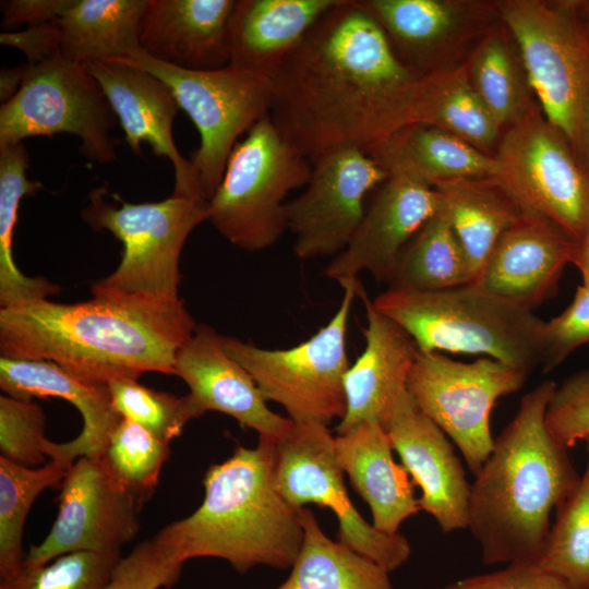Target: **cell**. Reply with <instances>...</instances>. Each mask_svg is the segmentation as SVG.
I'll return each instance as SVG.
<instances>
[{
	"label": "cell",
	"mask_w": 589,
	"mask_h": 589,
	"mask_svg": "<svg viewBox=\"0 0 589 589\" xmlns=\"http://www.w3.org/2000/svg\"><path fill=\"white\" fill-rule=\"evenodd\" d=\"M419 75L357 0H340L271 77L269 118L313 165L342 148L368 151L404 128Z\"/></svg>",
	"instance_id": "6da1fadb"
},
{
	"label": "cell",
	"mask_w": 589,
	"mask_h": 589,
	"mask_svg": "<svg viewBox=\"0 0 589 589\" xmlns=\"http://www.w3.org/2000/svg\"><path fill=\"white\" fill-rule=\"evenodd\" d=\"M197 323L183 301L93 296L0 309L2 357L51 361L99 385L157 372L172 374L176 354Z\"/></svg>",
	"instance_id": "7a4b0ae2"
},
{
	"label": "cell",
	"mask_w": 589,
	"mask_h": 589,
	"mask_svg": "<svg viewBox=\"0 0 589 589\" xmlns=\"http://www.w3.org/2000/svg\"><path fill=\"white\" fill-rule=\"evenodd\" d=\"M556 386L546 380L521 397L470 484L467 528L485 564L536 563L551 515L579 482L569 449L545 423Z\"/></svg>",
	"instance_id": "3957f363"
},
{
	"label": "cell",
	"mask_w": 589,
	"mask_h": 589,
	"mask_svg": "<svg viewBox=\"0 0 589 589\" xmlns=\"http://www.w3.org/2000/svg\"><path fill=\"white\" fill-rule=\"evenodd\" d=\"M275 442L259 437L255 447L238 446L229 458L211 465L201 505L155 537L182 563L220 558L240 574L261 565L290 568L303 541L301 508L276 485Z\"/></svg>",
	"instance_id": "277c9868"
},
{
	"label": "cell",
	"mask_w": 589,
	"mask_h": 589,
	"mask_svg": "<svg viewBox=\"0 0 589 589\" xmlns=\"http://www.w3.org/2000/svg\"><path fill=\"white\" fill-rule=\"evenodd\" d=\"M372 302L419 351L480 354L528 374L541 365L544 321L478 281L433 291L387 288Z\"/></svg>",
	"instance_id": "5b68a950"
},
{
	"label": "cell",
	"mask_w": 589,
	"mask_h": 589,
	"mask_svg": "<svg viewBox=\"0 0 589 589\" xmlns=\"http://www.w3.org/2000/svg\"><path fill=\"white\" fill-rule=\"evenodd\" d=\"M501 16L545 119L589 172V29L578 2L506 1Z\"/></svg>",
	"instance_id": "8992f818"
},
{
	"label": "cell",
	"mask_w": 589,
	"mask_h": 589,
	"mask_svg": "<svg viewBox=\"0 0 589 589\" xmlns=\"http://www.w3.org/2000/svg\"><path fill=\"white\" fill-rule=\"evenodd\" d=\"M105 188L89 193L83 220L111 232L123 245L122 259L109 276L92 285L93 296L177 301L182 248L191 231L208 220V203L173 196L149 203L107 202Z\"/></svg>",
	"instance_id": "52a82bcc"
},
{
	"label": "cell",
	"mask_w": 589,
	"mask_h": 589,
	"mask_svg": "<svg viewBox=\"0 0 589 589\" xmlns=\"http://www.w3.org/2000/svg\"><path fill=\"white\" fill-rule=\"evenodd\" d=\"M311 172L310 160L267 115L233 147L208 202V220L239 249L265 250L287 231L286 196L305 187Z\"/></svg>",
	"instance_id": "ba28073f"
},
{
	"label": "cell",
	"mask_w": 589,
	"mask_h": 589,
	"mask_svg": "<svg viewBox=\"0 0 589 589\" xmlns=\"http://www.w3.org/2000/svg\"><path fill=\"white\" fill-rule=\"evenodd\" d=\"M359 285L358 278L341 283L342 299L329 322L293 347L268 349L223 336L225 350L248 371L265 400L280 405L296 424L328 426L346 412L347 330Z\"/></svg>",
	"instance_id": "9c48e42d"
},
{
	"label": "cell",
	"mask_w": 589,
	"mask_h": 589,
	"mask_svg": "<svg viewBox=\"0 0 589 589\" xmlns=\"http://www.w3.org/2000/svg\"><path fill=\"white\" fill-rule=\"evenodd\" d=\"M122 60L166 83L195 124L201 142L190 161L208 203L238 137L269 113L271 79L231 65L207 71L180 69L148 57L142 49Z\"/></svg>",
	"instance_id": "30bf717a"
},
{
	"label": "cell",
	"mask_w": 589,
	"mask_h": 589,
	"mask_svg": "<svg viewBox=\"0 0 589 589\" xmlns=\"http://www.w3.org/2000/svg\"><path fill=\"white\" fill-rule=\"evenodd\" d=\"M494 178L524 214L576 243L589 226V172L564 134L531 108L498 142Z\"/></svg>",
	"instance_id": "8fae6325"
},
{
	"label": "cell",
	"mask_w": 589,
	"mask_h": 589,
	"mask_svg": "<svg viewBox=\"0 0 589 589\" xmlns=\"http://www.w3.org/2000/svg\"><path fill=\"white\" fill-rule=\"evenodd\" d=\"M118 119L98 82L61 53L31 64L17 93L0 107V145L70 133L93 163L117 159L111 131Z\"/></svg>",
	"instance_id": "7c38bea8"
},
{
	"label": "cell",
	"mask_w": 589,
	"mask_h": 589,
	"mask_svg": "<svg viewBox=\"0 0 589 589\" xmlns=\"http://www.w3.org/2000/svg\"><path fill=\"white\" fill-rule=\"evenodd\" d=\"M527 376L489 357L461 362L442 352L418 351L407 389L476 474L493 449L490 418L496 400L519 390Z\"/></svg>",
	"instance_id": "4fadbf2b"
},
{
	"label": "cell",
	"mask_w": 589,
	"mask_h": 589,
	"mask_svg": "<svg viewBox=\"0 0 589 589\" xmlns=\"http://www.w3.org/2000/svg\"><path fill=\"white\" fill-rule=\"evenodd\" d=\"M344 471L328 426L296 424L275 442V480L281 495L296 508L315 504L337 518L338 541L392 573L411 554L400 533L386 534L368 522L350 501Z\"/></svg>",
	"instance_id": "5bb4252c"
},
{
	"label": "cell",
	"mask_w": 589,
	"mask_h": 589,
	"mask_svg": "<svg viewBox=\"0 0 589 589\" xmlns=\"http://www.w3.org/2000/svg\"><path fill=\"white\" fill-rule=\"evenodd\" d=\"M141 508L103 455L80 457L60 484L50 531L29 549L23 563L39 566L73 552H121L140 530Z\"/></svg>",
	"instance_id": "9a60e30c"
},
{
	"label": "cell",
	"mask_w": 589,
	"mask_h": 589,
	"mask_svg": "<svg viewBox=\"0 0 589 589\" xmlns=\"http://www.w3.org/2000/svg\"><path fill=\"white\" fill-rule=\"evenodd\" d=\"M387 178L376 161L357 147L316 160L302 193L286 204L287 230L294 237L296 256L308 261L339 254L365 213L366 195Z\"/></svg>",
	"instance_id": "2e32d148"
},
{
	"label": "cell",
	"mask_w": 589,
	"mask_h": 589,
	"mask_svg": "<svg viewBox=\"0 0 589 589\" xmlns=\"http://www.w3.org/2000/svg\"><path fill=\"white\" fill-rule=\"evenodd\" d=\"M172 374L188 385L194 419L218 411L254 430L259 437L283 438L293 422L267 406L248 371L224 348L223 336L212 326L197 323L191 337L176 354Z\"/></svg>",
	"instance_id": "e0dca14e"
},
{
	"label": "cell",
	"mask_w": 589,
	"mask_h": 589,
	"mask_svg": "<svg viewBox=\"0 0 589 589\" xmlns=\"http://www.w3.org/2000/svg\"><path fill=\"white\" fill-rule=\"evenodd\" d=\"M98 82L136 155L146 142L157 156L167 157L175 169L171 195L207 203L192 164L178 151L172 124L180 109L171 89L146 70L122 59L91 60L83 63Z\"/></svg>",
	"instance_id": "ac0fdd59"
},
{
	"label": "cell",
	"mask_w": 589,
	"mask_h": 589,
	"mask_svg": "<svg viewBox=\"0 0 589 589\" xmlns=\"http://www.w3.org/2000/svg\"><path fill=\"white\" fill-rule=\"evenodd\" d=\"M437 209L434 188L388 177L347 247L326 266L325 275L340 285L365 272L388 285L404 250Z\"/></svg>",
	"instance_id": "d6986e66"
},
{
	"label": "cell",
	"mask_w": 589,
	"mask_h": 589,
	"mask_svg": "<svg viewBox=\"0 0 589 589\" xmlns=\"http://www.w3.org/2000/svg\"><path fill=\"white\" fill-rule=\"evenodd\" d=\"M384 430L413 484L421 489V510L445 533L466 529L470 484L464 467L448 436L408 390L396 402Z\"/></svg>",
	"instance_id": "ffe728a7"
},
{
	"label": "cell",
	"mask_w": 589,
	"mask_h": 589,
	"mask_svg": "<svg viewBox=\"0 0 589 589\" xmlns=\"http://www.w3.org/2000/svg\"><path fill=\"white\" fill-rule=\"evenodd\" d=\"M576 247L552 223L522 214L500 238L477 281L491 293L532 310L557 292Z\"/></svg>",
	"instance_id": "44dd1931"
},
{
	"label": "cell",
	"mask_w": 589,
	"mask_h": 589,
	"mask_svg": "<svg viewBox=\"0 0 589 589\" xmlns=\"http://www.w3.org/2000/svg\"><path fill=\"white\" fill-rule=\"evenodd\" d=\"M357 296L365 308V347L344 377L346 412L337 434L364 422L385 426L396 402L408 390V376L419 351L398 324L374 308L361 284Z\"/></svg>",
	"instance_id": "7402d4cb"
},
{
	"label": "cell",
	"mask_w": 589,
	"mask_h": 589,
	"mask_svg": "<svg viewBox=\"0 0 589 589\" xmlns=\"http://www.w3.org/2000/svg\"><path fill=\"white\" fill-rule=\"evenodd\" d=\"M237 0H148L140 47L180 69L207 71L230 63V21Z\"/></svg>",
	"instance_id": "603a6c76"
},
{
	"label": "cell",
	"mask_w": 589,
	"mask_h": 589,
	"mask_svg": "<svg viewBox=\"0 0 589 589\" xmlns=\"http://www.w3.org/2000/svg\"><path fill=\"white\" fill-rule=\"evenodd\" d=\"M0 386L14 398L57 397L79 410L82 431L65 443L51 441L47 454L50 460L72 465L80 457L101 456L122 419L113 408L108 386L83 381L51 361L1 356Z\"/></svg>",
	"instance_id": "cb8c5ba5"
},
{
	"label": "cell",
	"mask_w": 589,
	"mask_h": 589,
	"mask_svg": "<svg viewBox=\"0 0 589 589\" xmlns=\"http://www.w3.org/2000/svg\"><path fill=\"white\" fill-rule=\"evenodd\" d=\"M393 446L377 422L360 423L336 434L337 460L352 488L372 513V525L386 534L399 533V527L420 510L413 482L402 465L393 457Z\"/></svg>",
	"instance_id": "d4e9b609"
},
{
	"label": "cell",
	"mask_w": 589,
	"mask_h": 589,
	"mask_svg": "<svg viewBox=\"0 0 589 589\" xmlns=\"http://www.w3.org/2000/svg\"><path fill=\"white\" fill-rule=\"evenodd\" d=\"M340 0H237L229 65L272 77L314 24Z\"/></svg>",
	"instance_id": "484cf974"
},
{
	"label": "cell",
	"mask_w": 589,
	"mask_h": 589,
	"mask_svg": "<svg viewBox=\"0 0 589 589\" xmlns=\"http://www.w3.org/2000/svg\"><path fill=\"white\" fill-rule=\"evenodd\" d=\"M366 153L387 173L434 188L474 178H495L494 156L436 127L411 124L377 142Z\"/></svg>",
	"instance_id": "4316f807"
},
{
	"label": "cell",
	"mask_w": 589,
	"mask_h": 589,
	"mask_svg": "<svg viewBox=\"0 0 589 589\" xmlns=\"http://www.w3.org/2000/svg\"><path fill=\"white\" fill-rule=\"evenodd\" d=\"M385 32L400 61L419 76L436 69L440 52L468 12L446 0H357Z\"/></svg>",
	"instance_id": "83f0119b"
},
{
	"label": "cell",
	"mask_w": 589,
	"mask_h": 589,
	"mask_svg": "<svg viewBox=\"0 0 589 589\" xmlns=\"http://www.w3.org/2000/svg\"><path fill=\"white\" fill-rule=\"evenodd\" d=\"M434 190L477 281L500 238L524 213L494 178L459 179Z\"/></svg>",
	"instance_id": "f1b7e54d"
},
{
	"label": "cell",
	"mask_w": 589,
	"mask_h": 589,
	"mask_svg": "<svg viewBox=\"0 0 589 589\" xmlns=\"http://www.w3.org/2000/svg\"><path fill=\"white\" fill-rule=\"evenodd\" d=\"M148 0H72L55 22L60 53L74 63L115 60L140 50V29Z\"/></svg>",
	"instance_id": "f546056e"
},
{
	"label": "cell",
	"mask_w": 589,
	"mask_h": 589,
	"mask_svg": "<svg viewBox=\"0 0 589 589\" xmlns=\"http://www.w3.org/2000/svg\"><path fill=\"white\" fill-rule=\"evenodd\" d=\"M303 541L287 579L274 589H394L389 572L325 534L313 512L301 508Z\"/></svg>",
	"instance_id": "4dcf8cb0"
},
{
	"label": "cell",
	"mask_w": 589,
	"mask_h": 589,
	"mask_svg": "<svg viewBox=\"0 0 589 589\" xmlns=\"http://www.w3.org/2000/svg\"><path fill=\"white\" fill-rule=\"evenodd\" d=\"M29 155L23 143L0 145V305L12 308L48 299L60 287L43 276L24 275L14 262L13 235L17 211L25 195H34L41 183L29 180Z\"/></svg>",
	"instance_id": "1f68e13d"
},
{
	"label": "cell",
	"mask_w": 589,
	"mask_h": 589,
	"mask_svg": "<svg viewBox=\"0 0 589 589\" xmlns=\"http://www.w3.org/2000/svg\"><path fill=\"white\" fill-rule=\"evenodd\" d=\"M471 281L466 253L438 208L404 250L387 288L433 291Z\"/></svg>",
	"instance_id": "d6a6232c"
},
{
	"label": "cell",
	"mask_w": 589,
	"mask_h": 589,
	"mask_svg": "<svg viewBox=\"0 0 589 589\" xmlns=\"http://www.w3.org/2000/svg\"><path fill=\"white\" fill-rule=\"evenodd\" d=\"M72 465L50 460L29 468L0 456V579L13 576L24 562V525L34 502L46 489L61 484Z\"/></svg>",
	"instance_id": "836d02e7"
},
{
	"label": "cell",
	"mask_w": 589,
	"mask_h": 589,
	"mask_svg": "<svg viewBox=\"0 0 589 589\" xmlns=\"http://www.w3.org/2000/svg\"><path fill=\"white\" fill-rule=\"evenodd\" d=\"M585 442V472L555 510L544 549L536 562L572 589H589V438Z\"/></svg>",
	"instance_id": "e575fe53"
},
{
	"label": "cell",
	"mask_w": 589,
	"mask_h": 589,
	"mask_svg": "<svg viewBox=\"0 0 589 589\" xmlns=\"http://www.w3.org/2000/svg\"><path fill=\"white\" fill-rule=\"evenodd\" d=\"M467 72L476 95L500 129L517 123L532 108L528 80L502 34L493 33L480 44Z\"/></svg>",
	"instance_id": "d590c367"
},
{
	"label": "cell",
	"mask_w": 589,
	"mask_h": 589,
	"mask_svg": "<svg viewBox=\"0 0 589 589\" xmlns=\"http://www.w3.org/2000/svg\"><path fill=\"white\" fill-rule=\"evenodd\" d=\"M169 455V443L122 418L103 457L118 481L143 506L153 496Z\"/></svg>",
	"instance_id": "8d00e7d4"
},
{
	"label": "cell",
	"mask_w": 589,
	"mask_h": 589,
	"mask_svg": "<svg viewBox=\"0 0 589 589\" xmlns=\"http://www.w3.org/2000/svg\"><path fill=\"white\" fill-rule=\"evenodd\" d=\"M107 386L121 418L137 423L169 444L194 419L187 395L178 397L159 392L129 377L113 380Z\"/></svg>",
	"instance_id": "74e56055"
},
{
	"label": "cell",
	"mask_w": 589,
	"mask_h": 589,
	"mask_svg": "<svg viewBox=\"0 0 589 589\" xmlns=\"http://www.w3.org/2000/svg\"><path fill=\"white\" fill-rule=\"evenodd\" d=\"M121 557V552H73L39 566L23 563L0 579V589H103Z\"/></svg>",
	"instance_id": "f35d334b"
},
{
	"label": "cell",
	"mask_w": 589,
	"mask_h": 589,
	"mask_svg": "<svg viewBox=\"0 0 589 589\" xmlns=\"http://www.w3.org/2000/svg\"><path fill=\"white\" fill-rule=\"evenodd\" d=\"M46 416L33 400L0 397V456L29 467L44 466L50 440L45 436Z\"/></svg>",
	"instance_id": "ab89813d"
},
{
	"label": "cell",
	"mask_w": 589,
	"mask_h": 589,
	"mask_svg": "<svg viewBox=\"0 0 589 589\" xmlns=\"http://www.w3.org/2000/svg\"><path fill=\"white\" fill-rule=\"evenodd\" d=\"M183 565L171 549L154 536L119 560L103 589H169L178 582Z\"/></svg>",
	"instance_id": "60d3db41"
},
{
	"label": "cell",
	"mask_w": 589,
	"mask_h": 589,
	"mask_svg": "<svg viewBox=\"0 0 589 589\" xmlns=\"http://www.w3.org/2000/svg\"><path fill=\"white\" fill-rule=\"evenodd\" d=\"M551 435L566 448L589 438V368L556 386L545 412Z\"/></svg>",
	"instance_id": "b9f144b4"
},
{
	"label": "cell",
	"mask_w": 589,
	"mask_h": 589,
	"mask_svg": "<svg viewBox=\"0 0 589 589\" xmlns=\"http://www.w3.org/2000/svg\"><path fill=\"white\" fill-rule=\"evenodd\" d=\"M589 342V286L579 285L569 305L545 322L542 330L543 373L557 368L573 351Z\"/></svg>",
	"instance_id": "7bdbcfd3"
},
{
	"label": "cell",
	"mask_w": 589,
	"mask_h": 589,
	"mask_svg": "<svg viewBox=\"0 0 589 589\" xmlns=\"http://www.w3.org/2000/svg\"><path fill=\"white\" fill-rule=\"evenodd\" d=\"M442 589H572L536 563L508 564L505 568L460 579Z\"/></svg>",
	"instance_id": "ee69618b"
},
{
	"label": "cell",
	"mask_w": 589,
	"mask_h": 589,
	"mask_svg": "<svg viewBox=\"0 0 589 589\" xmlns=\"http://www.w3.org/2000/svg\"><path fill=\"white\" fill-rule=\"evenodd\" d=\"M0 43L21 50L32 65L38 64L60 52L59 29L55 21L28 26L20 32H2Z\"/></svg>",
	"instance_id": "f6af8a7d"
},
{
	"label": "cell",
	"mask_w": 589,
	"mask_h": 589,
	"mask_svg": "<svg viewBox=\"0 0 589 589\" xmlns=\"http://www.w3.org/2000/svg\"><path fill=\"white\" fill-rule=\"evenodd\" d=\"M72 0H11L5 3L2 24L7 28L53 22Z\"/></svg>",
	"instance_id": "bcb514c9"
},
{
	"label": "cell",
	"mask_w": 589,
	"mask_h": 589,
	"mask_svg": "<svg viewBox=\"0 0 589 589\" xmlns=\"http://www.w3.org/2000/svg\"><path fill=\"white\" fill-rule=\"evenodd\" d=\"M31 64L22 63L12 68L4 67L0 72V101L1 105L10 100L24 83Z\"/></svg>",
	"instance_id": "7dc6e473"
},
{
	"label": "cell",
	"mask_w": 589,
	"mask_h": 589,
	"mask_svg": "<svg viewBox=\"0 0 589 589\" xmlns=\"http://www.w3.org/2000/svg\"><path fill=\"white\" fill-rule=\"evenodd\" d=\"M573 264L581 275V284L589 286V226L581 241L577 243Z\"/></svg>",
	"instance_id": "c3c4849f"
},
{
	"label": "cell",
	"mask_w": 589,
	"mask_h": 589,
	"mask_svg": "<svg viewBox=\"0 0 589 589\" xmlns=\"http://www.w3.org/2000/svg\"><path fill=\"white\" fill-rule=\"evenodd\" d=\"M578 4L589 29V2H578Z\"/></svg>",
	"instance_id": "681fc988"
}]
</instances>
